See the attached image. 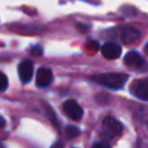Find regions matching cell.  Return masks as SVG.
I'll return each mask as SVG.
<instances>
[{
    "label": "cell",
    "mask_w": 148,
    "mask_h": 148,
    "mask_svg": "<svg viewBox=\"0 0 148 148\" xmlns=\"http://www.w3.org/2000/svg\"><path fill=\"white\" fill-rule=\"evenodd\" d=\"M92 80L106 88L120 89L127 82L128 76L127 74H124V73H105V74H98L94 76Z\"/></svg>",
    "instance_id": "1"
},
{
    "label": "cell",
    "mask_w": 148,
    "mask_h": 148,
    "mask_svg": "<svg viewBox=\"0 0 148 148\" xmlns=\"http://www.w3.org/2000/svg\"><path fill=\"white\" fill-rule=\"evenodd\" d=\"M103 132L102 135L106 139H111L114 136H118L123 132V125L113 117H105L103 123H102Z\"/></svg>",
    "instance_id": "2"
},
{
    "label": "cell",
    "mask_w": 148,
    "mask_h": 148,
    "mask_svg": "<svg viewBox=\"0 0 148 148\" xmlns=\"http://www.w3.org/2000/svg\"><path fill=\"white\" fill-rule=\"evenodd\" d=\"M131 92L142 101H148V77L134 80L131 84Z\"/></svg>",
    "instance_id": "3"
},
{
    "label": "cell",
    "mask_w": 148,
    "mask_h": 148,
    "mask_svg": "<svg viewBox=\"0 0 148 148\" xmlns=\"http://www.w3.org/2000/svg\"><path fill=\"white\" fill-rule=\"evenodd\" d=\"M62 109L65 111V113L73 120H80L83 116V110L82 108L73 99H68L64 103Z\"/></svg>",
    "instance_id": "4"
},
{
    "label": "cell",
    "mask_w": 148,
    "mask_h": 148,
    "mask_svg": "<svg viewBox=\"0 0 148 148\" xmlns=\"http://www.w3.org/2000/svg\"><path fill=\"white\" fill-rule=\"evenodd\" d=\"M18 76L20 80L23 83H28L31 79H32V74H34V64L30 60H23L20 62L18 65Z\"/></svg>",
    "instance_id": "5"
},
{
    "label": "cell",
    "mask_w": 148,
    "mask_h": 148,
    "mask_svg": "<svg viewBox=\"0 0 148 148\" xmlns=\"http://www.w3.org/2000/svg\"><path fill=\"white\" fill-rule=\"evenodd\" d=\"M102 54L105 59H109V60H113V59H117L119 58L120 53H121V47L117 44V43H113V42H108L105 43L102 49Z\"/></svg>",
    "instance_id": "6"
},
{
    "label": "cell",
    "mask_w": 148,
    "mask_h": 148,
    "mask_svg": "<svg viewBox=\"0 0 148 148\" xmlns=\"http://www.w3.org/2000/svg\"><path fill=\"white\" fill-rule=\"evenodd\" d=\"M52 80H53V74H52L51 69L43 67V68H39L37 71V74H36V84H37V87L45 88V87L51 84Z\"/></svg>",
    "instance_id": "7"
},
{
    "label": "cell",
    "mask_w": 148,
    "mask_h": 148,
    "mask_svg": "<svg viewBox=\"0 0 148 148\" xmlns=\"http://www.w3.org/2000/svg\"><path fill=\"white\" fill-rule=\"evenodd\" d=\"M124 62L126 66H128L131 68H139V67H142L145 65L143 58L135 51L128 52L124 58Z\"/></svg>",
    "instance_id": "8"
},
{
    "label": "cell",
    "mask_w": 148,
    "mask_h": 148,
    "mask_svg": "<svg viewBox=\"0 0 148 148\" xmlns=\"http://www.w3.org/2000/svg\"><path fill=\"white\" fill-rule=\"evenodd\" d=\"M140 37V31L135 28H126L120 34V39L124 44H132Z\"/></svg>",
    "instance_id": "9"
},
{
    "label": "cell",
    "mask_w": 148,
    "mask_h": 148,
    "mask_svg": "<svg viewBox=\"0 0 148 148\" xmlns=\"http://www.w3.org/2000/svg\"><path fill=\"white\" fill-rule=\"evenodd\" d=\"M79 134H80V131H79L77 127H75V126H67V128H66V136H67V139H74Z\"/></svg>",
    "instance_id": "10"
},
{
    "label": "cell",
    "mask_w": 148,
    "mask_h": 148,
    "mask_svg": "<svg viewBox=\"0 0 148 148\" xmlns=\"http://www.w3.org/2000/svg\"><path fill=\"white\" fill-rule=\"evenodd\" d=\"M7 87H8V79L2 72H0V92L5 91Z\"/></svg>",
    "instance_id": "11"
},
{
    "label": "cell",
    "mask_w": 148,
    "mask_h": 148,
    "mask_svg": "<svg viewBox=\"0 0 148 148\" xmlns=\"http://www.w3.org/2000/svg\"><path fill=\"white\" fill-rule=\"evenodd\" d=\"M87 49L88 50H90V51H96L97 49H98V43L97 42H89V43H87Z\"/></svg>",
    "instance_id": "12"
},
{
    "label": "cell",
    "mask_w": 148,
    "mask_h": 148,
    "mask_svg": "<svg viewBox=\"0 0 148 148\" xmlns=\"http://www.w3.org/2000/svg\"><path fill=\"white\" fill-rule=\"evenodd\" d=\"M31 53L35 54V56H42L43 50L40 49V46H34V47L31 49Z\"/></svg>",
    "instance_id": "13"
},
{
    "label": "cell",
    "mask_w": 148,
    "mask_h": 148,
    "mask_svg": "<svg viewBox=\"0 0 148 148\" xmlns=\"http://www.w3.org/2000/svg\"><path fill=\"white\" fill-rule=\"evenodd\" d=\"M94 146L95 147H109V145L108 143H104V142H98V143H94Z\"/></svg>",
    "instance_id": "14"
},
{
    "label": "cell",
    "mask_w": 148,
    "mask_h": 148,
    "mask_svg": "<svg viewBox=\"0 0 148 148\" xmlns=\"http://www.w3.org/2000/svg\"><path fill=\"white\" fill-rule=\"evenodd\" d=\"M5 125H6V121H5V119H3V118L0 116V128H2Z\"/></svg>",
    "instance_id": "15"
},
{
    "label": "cell",
    "mask_w": 148,
    "mask_h": 148,
    "mask_svg": "<svg viewBox=\"0 0 148 148\" xmlns=\"http://www.w3.org/2000/svg\"><path fill=\"white\" fill-rule=\"evenodd\" d=\"M145 52L148 54V43H147V44H146V46H145Z\"/></svg>",
    "instance_id": "16"
},
{
    "label": "cell",
    "mask_w": 148,
    "mask_h": 148,
    "mask_svg": "<svg viewBox=\"0 0 148 148\" xmlns=\"http://www.w3.org/2000/svg\"><path fill=\"white\" fill-rule=\"evenodd\" d=\"M1 146H2V145H1V143H0V147H1Z\"/></svg>",
    "instance_id": "17"
}]
</instances>
